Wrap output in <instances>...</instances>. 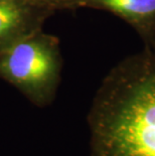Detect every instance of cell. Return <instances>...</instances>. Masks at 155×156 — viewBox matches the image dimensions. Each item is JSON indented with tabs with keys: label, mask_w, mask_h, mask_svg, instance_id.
<instances>
[{
	"label": "cell",
	"mask_w": 155,
	"mask_h": 156,
	"mask_svg": "<svg viewBox=\"0 0 155 156\" xmlns=\"http://www.w3.org/2000/svg\"><path fill=\"white\" fill-rule=\"evenodd\" d=\"M55 12L51 0H0V51L41 30Z\"/></svg>",
	"instance_id": "4"
},
{
	"label": "cell",
	"mask_w": 155,
	"mask_h": 156,
	"mask_svg": "<svg viewBox=\"0 0 155 156\" xmlns=\"http://www.w3.org/2000/svg\"><path fill=\"white\" fill-rule=\"evenodd\" d=\"M55 10L93 8L113 13L131 25L145 46L155 45V0H51Z\"/></svg>",
	"instance_id": "3"
},
{
	"label": "cell",
	"mask_w": 155,
	"mask_h": 156,
	"mask_svg": "<svg viewBox=\"0 0 155 156\" xmlns=\"http://www.w3.org/2000/svg\"><path fill=\"white\" fill-rule=\"evenodd\" d=\"M88 124L91 156H155V45L108 73Z\"/></svg>",
	"instance_id": "1"
},
{
	"label": "cell",
	"mask_w": 155,
	"mask_h": 156,
	"mask_svg": "<svg viewBox=\"0 0 155 156\" xmlns=\"http://www.w3.org/2000/svg\"><path fill=\"white\" fill-rule=\"evenodd\" d=\"M62 68L60 41L42 29L0 51V79L37 107H45L54 101Z\"/></svg>",
	"instance_id": "2"
},
{
	"label": "cell",
	"mask_w": 155,
	"mask_h": 156,
	"mask_svg": "<svg viewBox=\"0 0 155 156\" xmlns=\"http://www.w3.org/2000/svg\"><path fill=\"white\" fill-rule=\"evenodd\" d=\"M33 1H35V0H33Z\"/></svg>",
	"instance_id": "5"
}]
</instances>
